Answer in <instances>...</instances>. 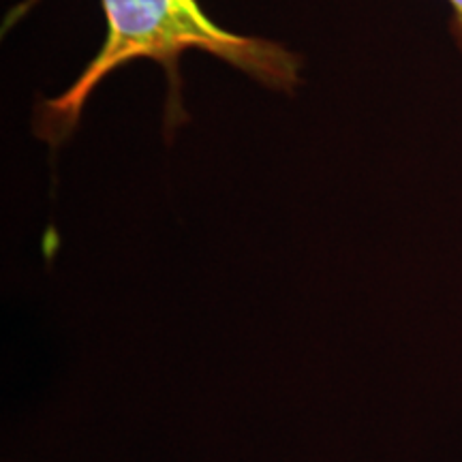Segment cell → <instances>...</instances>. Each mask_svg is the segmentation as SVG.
I'll list each match as a JSON object with an SVG mask.
<instances>
[{
  "label": "cell",
  "mask_w": 462,
  "mask_h": 462,
  "mask_svg": "<svg viewBox=\"0 0 462 462\" xmlns=\"http://www.w3.org/2000/svg\"><path fill=\"white\" fill-rule=\"evenodd\" d=\"M39 0H24L11 11L14 26ZM106 39L79 78L65 92L34 109L32 131L51 148L62 146L78 129L86 103L107 75L133 60H154L167 78V131L187 118L182 107L180 60L187 51H204L238 69L276 92H293L302 84V58L285 45L262 37H245L218 26L199 0H101Z\"/></svg>",
  "instance_id": "1"
},
{
  "label": "cell",
  "mask_w": 462,
  "mask_h": 462,
  "mask_svg": "<svg viewBox=\"0 0 462 462\" xmlns=\"http://www.w3.org/2000/svg\"><path fill=\"white\" fill-rule=\"evenodd\" d=\"M449 5V11H452V15H449V34H452L456 48L462 54V0H448Z\"/></svg>",
  "instance_id": "2"
}]
</instances>
